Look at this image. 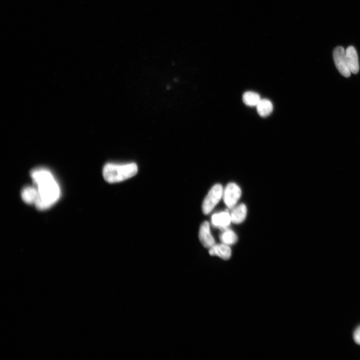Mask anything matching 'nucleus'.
<instances>
[{
	"mask_svg": "<svg viewBox=\"0 0 360 360\" xmlns=\"http://www.w3.org/2000/svg\"><path fill=\"white\" fill-rule=\"evenodd\" d=\"M30 176L38 196L34 204L40 210L50 208L60 198V186L52 172L48 168H38L30 172Z\"/></svg>",
	"mask_w": 360,
	"mask_h": 360,
	"instance_id": "1",
	"label": "nucleus"
},
{
	"mask_svg": "<svg viewBox=\"0 0 360 360\" xmlns=\"http://www.w3.org/2000/svg\"><path fill=\"white\" fill-rule=\"evenodd\" d=\"M138 171V166L134 162L126 164L108 163L104 166L102 176L108 182L115 183L134 176Z\"/></svg>",
	"mask_w": 360,
	"mask_h": 360,
	"instance_id": "2",
	"label": "nucleus"
},
{
	"mask_svg": "<svg viewBox=\"0 0 360 360\" xmlns=\"http://www.w3.org/2000/svg\"><path fill=\"white\" fill-rule=\"evenodd\" d=\"M223 188L220 184H214L210 190L202 204V210L204 214L210 212L222 196Z\"/></svg>",
	"mask_w": 360,
	"mask_h": 360,
	"instance_id": "3",
	"label": "nucleus"
},
{
	"mask_svg": "<svg viewBox=\"0 0 360 360\" xmlns=\"http://www.w3.org/2000/svg\"><path fill=\"white\" fill-rule=\"evenodd\" d=\"M241 190L235 183L228 184L223 190V200L226 205L232 208L236 204L241 196Z\"/></svg>",
	"mask_w": 360,
	"mask_h": 360,
	"instance_id": "4",
	"label": "nucleus"
},
{
	"mask_svg": "<svg viewBox=\"0 0 360 360\" xmlns=\"http://www.w3.org/2000/svg\"><path fill=\"white\" fill-rule=\"evenodd\" d=\"M333 58L340 73L344 76H350L351 72L347 64L344 48L340 46L336 47L333 51Z\"/></svg>",
	"mask_w": 360,
	"mask_h": 360,
	"instance_id": "5",
	"label": "nucleus"
},
{
	"mask_svg": "<svg viewBox=\"0 0 360 360\" xmlns=\"http://www.w3.org/2000/svg\"><path fill=\"white\" fill-rule=\"evenodd\" d=\"M198 237L202 246L206 248H210L215 244V240L210 233V224L205 221L201 224Z\"/></svg>",
	"mask_w": 360,
	"mask_h": 360,
	"instance_id": "6",
	"label": "nucleus"
},
{
	"mask_svg": "<svg viewBox=\"0 0 360 360\" xmlns=\"http://www.w3.org/2000/svg\"><path fill=\"white\" fill-rule=\"evenodd\" d=\"M346 57L348 68L351 73L356 74L359 71V62L357 52L353 46L346 50Z\"/></svg>",
	"mask_w": 360,
	"mask_h": 360,
	"instance_id": "7",
	"label": "nucleus"
},
{
	"mask_svg": "<svg viewBox=\"0 0 360 360\" xmlns=\"http://www.w3.org/2000/svg\"><path fill=\"white\" fill-rule=\"evenodd\" d=\"M208 252L210 256H216L224 260H228L232 255L230 246L223 243L215 244L209 248Z\"/></svg>",
	"mask_w": 360,
	"mask_h": 360,
	"instance_id": "8",
	"label": "nucleus"
},
{
	"mask_svg": "<svg viewBox=\"0 0 360 360\" xmlns=\"http://www.w3.org/2000/svg\"><path fill=\"white\" fill-rule=\"evenodd\" d=\"M231 222L230 214L228 212H222L214 214L212 216L213 225L220 228H226Z\"/></svg>",
	"mask_w": 360,
	"mask_h": 360,
	"instance_id": "9",
	"label": "nucleus"
},
{
	"mask_svg": "<svg viewBox=\"0 0 360 360\" xmlns=\"http://www.w3.org/2000/svg\"><path fill=\"white\" fill-rule=\"evenodd\" d=\"M38 196L36 188L32 186L24 187L21 192L22 198L27 204H34Z\"/></svg>",
	"mask_w": 360,
	"mask_h": 360,
	"instance_id": "10",
	"label": "nucleus"
},
{
	"mask_svg": "<svg viewBox=\"0 0 360 360\" xmlns=\"http://www.w3.org/2000/svg\"><path fill=\"white\" fill-rule=\"evenodd\" d=\"M247 210L244 204H242L234 208L232 210L230 216L231 222L238 224L242 222L246 216Z\"/></svg>",
	"mask_w": 360,
	"mask_h": 360,
	"instance_id": "11",
	"label": "nucleus"
},
{
	"mask_svg": "<svg viewBox=\"0 0 360 360\" xmlns=\"http://www.w3.org/2000/svg\"><path fill=\"white\" fill-rule=\"evenodd\" d=\"M221 230L222 232L220 235V239L222 243L230 246L234 244L237 242L238 236L232 230L227 228Z\"/></svg>",
	"mask_w": 360,
	"mask_h": 360,
	"instance_id": "12",
	"label": "nucleus"
},
{
	"mask_svg": "<svg viewBox=\"0 0 360 360\" xmlns=\"http://www.w3.org/2000/svg\"><path fill=\"white\" fill-rule=\"evenodd\" d=\"M256 106L258 113L262 117L269 116L273 110L272 102L268 99L261 100Z\"/></svg>",
	"mask_w": 360,
	"mask_h": 360,
	"instance_id": "13",
	"label": "nucleus"
},
{
	"mask_svg": "<svg viewBox=\"0 0 360 360\" xmlns=\"http://www.w3.org/2000/svg\"><path fill=\"white\" fill-rule=\"evenodd\" d=\"M244 102L250 106H256L261 100L260 95L254 92H246L243 94Z\"/></svg>",
	"mask_w": 360,
	"mask_h": 360,
	"instance_id": "14",
	"label": "nucleus"
},
{
	"mask_svg": "<svg viewBox=\"0 0 360 360\" xmlns=\"http://www.w3.org/2000/svg\"><path fill=\"white\" fill-rule=\"evenodd\" d=\"M353 338L356 343L360 345V326L354 330Z\"/></svg>",
	"mask_w": 360,
	"mask_h": 360,
	"instance_id": "15",
	"label": "nucleus"
}]
</instances>
